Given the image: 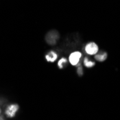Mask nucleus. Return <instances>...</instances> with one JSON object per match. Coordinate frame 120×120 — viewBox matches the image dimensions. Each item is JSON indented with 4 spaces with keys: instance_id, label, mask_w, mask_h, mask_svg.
<instances>
[{
    "instance_id": "nucleus-9",
    "label": "nucleus",
    "mask_w": 120,
    "mask_h": 120,
    "mask_svg": "<svg viewBox=\"0 0 120 120\" xmlns=\"http://www.w3.org/2000/svg\"><path fill=\"white\" fill-rule=\"evenodd\" d=\"M1 114H2V109H0V115H1Z\"/></svg>"
},
{
    "instance_id": "nucleus-4",
    "label": "nucleus",
    "mask_w": 120,
    "mask_h": 120,
    "mask_svg": "<svg viewBox=\"0 0 120 120\" xmlns=\"http://www.w3.org/2000/svg\"><path fill=\"white\" fill-rule=\"evenodd\" d=\"M45 58L46 61L48 63H54L56 60H58V55L56 51L50 50L45 56Z\"/></svg>"
},
{
    "instance_id": "nucleus-7",
    "label": "nucleus",
    "mask_w": 120,
    "mask_h": 120,
    "mask_svg": "<svg viewBox=\"0 0 120 120\" xmlns=\"http://www.w3.org/2000/svg\"><path fill=\"white\" fill-rule=\"evenodd\" d=\"M107 53L106 52H102L100 53H97L96 55H95V59L99 61V62H103L107 58Z\"/></svg>"
},
{
    "instance_id": "nucleus-2",
    "label": "nucleus",
    "mask_w": 120,
    "mask_h": 120,
    "mask_svg": "<svg viewBox=\"0 0 120 120\" xmlns=\"http://www.w3.org/2000/svg\"><path fill=\"white\" fill-rule=\"evenodd\" d=\"M19 109V106L17 104H11L8 105L4 110V114L7 118H14Z\"/></svg>"
},
{
    "instance_id": "nucleus-5",
    "label": "nucleus",
    "mask_w": 120,
    "mask_h": 120,
    "mask_svg": "<svg viewBox=\"0 0 120 120\" xmlns=\"http://www.w3.org/2000/svg\"><path fill=\"white\" fill-rule=\"evenodd\" d=\"M83 65L87 68H93L96 63L93 60H91L88 57H85L83 58Z\"/></svg>"
},
{
    "instance_id": "nucleus-1",
    "label": "nucleus",
    "mask_w": 120,
    "mask_h": 120,
    "mask_svg": "<svg viewBox=\"0 0 120 120\" xmlns=\"http://www.w3.org/2000/svg\"><path fill=\"white\" fill-rule=\"evenodd\" d=\"M82 52L78 50H75L70 53L68 57V63L73 66H77L81 63L82 58Z\"/></svg>"
},
{
    "instance_id": "nucleus-8",
    "label": "nucleus",
    "mask_w": 120,
    "mask_h": 120,
    "mask_svg": "<svg viewBox=\"0 0 120 120\" xmlns=\"http://www.w3.org/2000/svg\"><path fill=\"white\" fill-rule=\"evenodd\" d=\"M76 72H77V74L79 75V76H82L83 74V68L82 65L80 63L79 65H77V69H76Z\"/></svg>"
},
{
    "instance_id": "nucleus-10",
    "label": "nucleus",
    "mask_w": 120,
    "mask_h": 120,
    "mask_svg": "<svg viewBox=\"0 0 120 120\" xmlns=\"http://www.w3.org/2000/svg\"><path fill=\"white\" fill-rule=\"evenodd\" d=\"M0 120H2V119H0Z\"/></svg>"
},
{
    "instance_id": "nucleus-3",
    "label": "nucleus",
    "mask_w": 120,
    "mask_h": 120,
    "mask_svg": "<svg viewBox=\"0 0 120 120\" xmlns=\"http://www.w3.org/2000/svg\"><path fill=\"white\" fill-rule=\"evenodd\" d=\"M84 50L87 55L89 56L96 55L98 53V51H99V46L96 45V43L94 42H90L86 45L84 48Z\"/></svg>"
},
{
    "instance_id": "nucleus-6",
    "label": "nucleus",
    "mask_w": 120,
    "mask_h": 120,
    "mask_svg": "<svg viewBox=\"0 0 120 120\" xmlns=\"http://www.w3.org/2000/svg\"><path fill=\"white\" fill-rule=\"evenodd\" d=\"M68 59L66 58L65 57H62L60 59L58 60V67L60 69H63L64 68V67L68 64Z\"/></svg>"
}]
</instances>
